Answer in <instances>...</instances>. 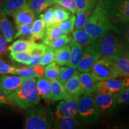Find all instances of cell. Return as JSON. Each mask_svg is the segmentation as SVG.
I'll return each mask as SVG.
<instances>
[{
	"instance_id": "1",
	"label": "cell",
	"mask_w": 129,
	"mask_h": 129,
	"mask_svg": "<svg viewBox=\"0 0 129 129\" xmlns=\"http://www.w3.org/2000/svg\"><path fill=\"white\" fill-rule=\"evenodd\" d=\"M36 81L35 78H25L22 84L7 96L9 105L26 110L39 104L41 98L37 88Z\"/></svg>"
},
{
	"instance_id": "2",
	"label": "cell",
	"mask_w": 129,
	"mask_h": 129,
	"mask_svg": "<svg viewBox=\"0 0 129 129\" xmlns=\"http://www.w3.org/2000/svg\"><path fill=\"white\" fill-rule=\"evenodd\" d=\"M112 26L108 14L101 0H99L83 28L90 35L99 38L108 33L112 29Z\"/></svg>"
},
{
	"instance_id": "3",
	"label": "cell",
	"mask_w": 129,
	"mask_h": 129,
	"mask_svg": "<svg viewBox=\"0 0 129 129\" xmlns=\"http://www.w3.org/2000/svg\"><path fill=\"white\" fill-rule=\"evenodd\" d=\"M54 114L50 108L37 105L26 109V129H48L52 127Z\"/></svg>"
},
{
	"instance_id": "4",
	"label": "cell",
	"mask_w": 129,
	"mask_h": 129,
	"mask_svg": "<svg viewBox=\"0 0 129 129\" xmlns=\"http://www.w3.org/2000/svg\"><path fill=\"white\" fill-rule=\"evenodd\" d=\"M97 41L102 56L111 59L125 54L129 51V45L114 31L98 38Z\"/></svg>"
},
{
	"instance_id": "5",
	"label": "cell",
	"mask_w": 129,
	"mask_h": 129,
	"mask_svg": "<svg viewBox=\"0 0 129 129\" xmlns=\"http://www.w3.org/2000/svg\"><path fill=\"white\" fill-rule=\"evenodd\" d=\"M91 74L98 81L120 77L113 59L102 56L93 64Z\"/></svg>"
},
{
	"instance_id": "6",
	"label": "cell",
	"mask_w": 129,
	"mask_h": 129,
	"mask_svg": "<svg viewBox=\"0 0 129 129\" xmlns=\"http://www.w3.org/2000/svg\"><path fill=\"white\" fill-rule=\"evenodd\" d=\"M112 23L129 20V0H101Z\"/></svg>"
},
{
	"instance_id": "7",
	"label": "cell",
	"mask_w": 129,
	"mask_h": 129,
	"mask_svg": "<svg viewBox=\"0 0 129 129\" xmlns=\"http://www.w3.org/2000/svg\"><path fill=\"white\" fill-rule=\"evenodd\" d=\"M78 114L83 121L94 124L99 121L100 115L95 106L93 96L84 95L78 104Z\"/></svg>"
},
{
	"instance_id": "8",
	"label": "cell",
	"mask_w": 129,
	"mask_h": 129,
	"mask_svg": "<svg viewBox=\"0 0 129 129\" xmlns=\"http://www.w3.org/2000/svg\"><path fill=\"white\" fill-rule=\"evenodd\" d=\"M102 56L98 41L94 44L86 46L78 67V71L81 72H90L93 64Z\"/></svg>"
},
{
	"instance_id": "9",
	"label": "cell",
	"mask_w": 129,
	"mask_h": 129,
	"mask_svg": "<svg viewBox=\"0 0 129 129\" xmlns=\"http://www.w3.org/2000/svg\"><path fill=\"white\" fill-rule=\"evenodd\" d=\"M93 97L95 106L100 116L109 115L117 106L115 95L102 94L97 91Z\"/></svg>"
},
{
	"instance_id": "10",
	"label": "cell",
	"mask_w": 129,
	"mask_h": 129,
	"mask_svg": "<svg viewBox=\"0 0 129 129\" xmlns=\"http://www.w3.org/2000/svg\"><path fill=\"white\" fill-rule=\"evenodd\" d=\"M16 28L23 25H32L34 21L35 13L32 10L28 2L24 4L19 9L16 10L12 14Z\"/></svg>"
},
{
	"instance_id": "11",
	"label": "cell",
	"mask_w": 129,
	"mask_h": 129,
	"mask_svg": "<svg viewBox=\"0 0 129 129\" xmlns=\"http://www.w3.org/2000/svg\"><path fill=\"white\" fill-rule=\"evenodd\" d=\"M125 88L122 80L112 78L99 81L97 83V91L102 94L115 95Z\"/></svg>"
},
{
	"instance_id": "12",
	"label": "cell",
	"mask_w": 129,
	"mask_h": 129,
	"mask_svg": "<svg viewBox=\"0 0 129 129\" xmlns=\"http://www.w3.org/2000/svg\"><path fill=\"white\" fill-rule=\"evenodd\" d=\"M79 74L74 75L64 83V87L67 91V94L63 99L64 101L80 99L83 94Z\"/></svg>"
},
{
	"instance_id": "13",
	"label": "cell",
	"mask_w": 129,
	"mask_h": 129,
	"mask_svg": "<svg viewBox=\"0 0 129 129\" xmlns=\"http://www.w3.org/2000/svg\"><path fill=\"white\" fill-rule=\"evenodd\" d=\"M80 99L61 101L56 106V118L65 116L75 117L78 114V104Z\"/></svg>"
},
{
	"instance_id": "14",
	"label": "cell",
	"mask_w": 129,
	"mask_h": 129,
	"mask_svg": "<svg viewBox=\"0 0 129 129\" xmlns=\"http://www.w3.org/2000/svg\"><path fill=\"white\" fill-rule=\"evenodd\" d=\"M25 79L20 76L3 75L0 77V87L3 93L6 96L11 94L22 84Z\"/></svg>"
},
{
	"instance_id": "15",
	"label": "cell",
	"mask_w": 129,
	"mask_h": 129,
	"mask_svg": "<svg viewBox=\"0 0 129 129\" xmlns=\"http://www.w3.org/2000/svg\"><path fill=\"white\" fill-rule=\"evenodd\" d=\"M79 75L83 94L93 96L97 92L98 81L90 72H82Z\"/></svg>"
},
{
	"instance_id": "16",
	"label": "cell",
	"mask_w": 129,
	"mask_h": 129,
	"mask_svg": "<svg viewBox=\"0 0 129 129\" xmlns=\"http://www.w3.org/2000/svg\"><path fill=\"white\" fill-rule=\"evenodd\" d=\"M52 126L56 129H75L83 128L84 125L75 117L65 116L56 118Z\"/></svg>"
},
{
	"instance_id": "17",
	"label": "cell",
	"mask_w": 129,
	"mask_h": 129,
	"mask_svg": "<svg viewBox=\"0 0 129 129\" xmlns=\"http://www.w3.org/2000/svg\"><path fill=\"white\" fill-rule=\"evenodd\" d=\"M37 88L40 98L47 102H50L52 101L50 81L44 77H38L36 81Z\"/></svg>"
},
{
	"instance_id": "18",
	"label": "cell",
	"mask_w": 129,
	"mask_h": 129,
	"mask_svg": "<svg viewBox=\"0 0 129 129\" xmlns=\"http://www.w3.org/2000/svg\"><path fill=\"white\" fill-rule=\"evenodd\" d=\"M71 47V54L70 57L68 62L66 65L67 67H70L77 68L79 62L81 59L84 52L83 46H81L74 40H71L70 41Z\"/></svg>"
},
{
	"instance_id": "19",
	"label": "cell",
	"mask_w": 129,
	"mask_h": 129,
	"mask_svg": "<svg viewBox=\"0 0 129 129\" xmlns=\"http://www.w3.org/2000/svg\"><path fill=\"white\" fill-rule=\"evenodd\" d=\"M72 37L74 41L83 47L94 44L98 40V38L90 35L83 29H77L73 31Z\"/></svg>"
},
{
	"instance_id": "20",
	"label": "cell",
	"mask_w": 129,
	"mask_h": 129,
	"mask_svg": "<svg viewBox=\"0 0 129 129\" xmlns=\"http://www.w3.org/2000/svg\"><path fill=\"white\" fill-rule=\"evenodd\" d=\"M35 41L29 38L28 40L20 39L17 40L10 45L7 50L11 52H19V51H27L31 52L35 46Z\"/></svg>"
},
{
	"instance_id": "21",
	"label": "cell",
	"mask_w": 129,
	"mask_h": 129,
	"mask_svg": "<svg viewBox=\"0 0 129 129\" xmlns=\"http://www.w3.org/2000/svg\"><path fill=\"white\" fill-rule=\"evenodd\" d=\"M28 0H2L0 4V13L5 16L12 14L27 2Z\"/></svg>"
},
{
	"instance_id": "22",
	"label": "cell",
	"mask_w": 129,
	"mask_h": 129,
	"mask_svg": "<svg viewBox=\"0 0 129 129\" xmlns=\"http://www.w3.org/2000/svg\"><path fill=\"white\" fill-rule=\"evenodd\" d=\"M31 35L30 38L34 41L42 40L44 38L46 28L41 17L34 21L31 25Z\"/></svg>"
},
{
	"instance_id": "23",
	"label": "cell",
	"mask_w": 129,
	"mask_h": 129,
	"mask_svg": "<svg viewBox=\"0 0 129 129\" xmlns=\"http://www.w3.org/2000/svg\"><path fill=\"white\" fill-rule=\"evenodd\" d=\"M97 3H93L88 5L85 9L81 12L77 13V17L75 22V29H83L89 16L92 13L96 7Z\"/></svg>"
},
{
	"instance_id": "24",
	"label": "cell",
	"mask_w": 129,
	"mask_h": 129,
	"mask_svg": "<svg viewBox=\"0 0 129 129\" xmlns=\"http://www.w3.org/2000/svg\"><path fill=\"white\" fill-rule=\"evenodd\" d=\"M0 29L7 43L13 41L14 31L12 24L10 22L6 16L0 13Z\"/></svg>"
},
{
	"instance_id": "25",
	"label": "cell",
	"mask_w": 129,
	"mask_h": 129,
	"mask_svg": "<svg viewBox=\"0 0 129 129\" xmlns=\"http://www.w3.org/2000/svg\"><path fill=\"white\" fill-rule=\"evenodd\" d=\"M116 69L120 77L129 76V57L123 54L113 59Z\"/></svg>"
},
{
	"instance_id": "26",
	"label": "cell",
	"mask_w": 129,
	"mask_h": 129,
	"mask_svg": "<svg viewBox=\"0 0 129 129\" xmlns=\"http://www.w3.org/2000/svg\"><path fill=\"white\" fill-rule=\"evenodd\" d=\"M64 34L60 26V23H54L46 28L45 37L43 40L44 44L46 46Z\"/></svg>"
},
{
	"instance_id": "27",
	"label": "cell",
	"mask_w": 129,
	"mask_h": 129,
	"mask_svg": "<svg viewBox=\"0 0 129 129\" xmlns=\"http://www.w3.org/2000/svg\"><path fill=\"white\" fill-rule=\"evenodd\" d=\"M113 31L119 35L129 45V20L112 23Z\"/></svg>"
},
{
	"instance_id": "28",
	"label": "cell",
	"mask_w": 129,
	"mask_h": 129,
	"mask_svg": "<svg viewBox=\"0 0 129 129\" xmlns=\"http://www.w3.org/2000/svg\"><path fill=\"white\" fill-rule=\"evenodd\" d=\"M50 83L52 101L56 102L63 100L67 94V91L64 88V85L57 80L50 81Z\"/></svg>"
},
{
	"instance_id": "29",
	"label": "cell",
	"mask_w": 129,
	"mask_h": 129,
	"mask_svg": "<svg viewBox=\"0 0 129 129\" xmlns=\"http://www.w3.org/2000/svg\"><path fill=\"white\" fill-rule=\"evenodd\" d=\"M71 54V47L66 45L59 49L54 50V61L59 66H64L69 60Z\"/></svg>"
},
{
	"instance_id": "30",
	"label": "cell",
	"mask_w": 129,
	"mask_h": 129,
	"mask_svg": "<svg viewBox=\"0 0 129 129\" xmlns=\"http://www.w3.org/2000/svg\"><path fill=\"white\" fill-rule=\"evenodd\" d=\"M47 46L44 43H36L32 50L31 51L32 61L29 67H34L40 64V61L44 54L46 52Z\"/></svg>"
},
{
	"instance_id": "31",
	"label": "cell",
	"mask_w": 129,
	"mask_h": 129,
	"mask_svg": "<svg viewBox=\"0 0 129 129\" xmlns=\"http://www.w3.org/2000/svg\"><path fill=\"white\" fill-rule=\"evenodd\" d=\"M27 2L37 15L40 14L54 3L53 0H28Z\"/></svg>"
},
{
	"instance_id": "32",
	"label": "cell",
	"mask_w": 129,
	"mask_h": 129,
	"mask_svg": "<svg viewBox=\"0 0 129 129\" xmlns=\"http://www.w3.org/2000/svg\"><path fill=\"white\" fill-rule=\"evenodd\" d=\"M60 69V67L56 62H51L45 68L43 76L50 81L57 80L59 77Z\"/></svg>"
},
{
	"instance_id": "33",
	"label": "cell",
	"mask_w": 129,
	"mask_h": 129,
	"mask_svg": "<svg viewBox=\"0 0 129 129\" xmlns=\"http://www.w3.org/2000/svg\"><path fill=\"white\" fill-rule=\"evenodd\" d=\"M55 23H60L63 21L67 20L71 14L69 10L60 5H56L53 8Z\"/></svg>"
},
{
	"instance_id": "34",
	"label": "cell",
	"mask_w": 129,
	"mask_h": 129,
	"mask_svg": "<svg viewBox=\"0 0 129 129\" xmlns=\"http://www.w3.org/2000/svg\"><path fill=\"white\" fill-rule=\"evenodd\" d=\"M10 55L13 60L20 63L29 66L31 63L32 55L30 52H27V51L11 52Z\"/></svg>"
},
{
	"instance_id": "35",
	"label": "cell",
	"mask_w": 129,
	"mask_h": 129,
	"mask_svg": "<svg viewBox=\"0 0 129 129\" xmlns=\"http://www.w3.org/2000/svg\"><path fill=\"white\" fill-rule=\"evenodd\" d=\"M76 69L70 67L60 68L58 80L63 85H64V83L76 74H80L79 71L77 70Z\"/></svg>"
},
{
	"instance_id": "36",
	"label": "cell",
	"mask_w": 129,
	"mask_h": 129,
	"mask_svg": "<svg viewBox=\"0 0 129 129\" xmlns=\"http://www.w3.org/2000/svg\"><path fill=\"white\" fill-rule=\"evenodd\" d=\"M72 40V37L67 34H63L62 36L56 39L54 41L49 43L47 46L49 47L52 48L54 50L59 49L62 47L67 45Z\"/></svg>"
},
{
	"instance_id": "37",
	"label": "cell",
	"mask_w": 129,
	"mask_h": 129,
	"mask_svg": "<svg viewBox=\"0 0 129 129\" xmlns=\"http://www.w3.org/2000/svg\"><path fill=\"white\" fill-rule=\"evenodd\" d=\"M16 75L24 78H38L40 77L37 71L36 68L30 67L29 68L21 67L17 69Z\"/></svg>"
},
{
	"instance_id": "38",
	"label": "cell",
	"mask_w": 129,
	"mask_h": 129,
	"mask_svg": "<svg viewBox=\"0 0 129 129\" xmlns=\"http://www.w3.org/2000/svg\"><path fill=\"white\" fill-rule=\"evenodd\" d=\"M75 22H76V17L73 14V15L71 16V17L67 20L61 22L60 23V26L64 34H68L72 32V31H73L75 25Z\"/></svg>"
},
{
	"instance_id": "39",
	"label": "cell",
	"mask_w": 129,
	"mask_h": 129,
	"mask_svg": "<svg viewBox=\"0 0 129 129\" xmlns=\"http://www.w3.org/2000/svg\"><path fill=\"white\" fill-rule=\"evenodd\" d=\"M40 17L44 21L46 28L51 26L53 24L55 23L53 8H49V9H48L45 12L44 14H40Z\"/></svg>"
},
{
	"instance_id": "40",
	"label": "cell",
	"mask_w": 129,
	"mask_h": 129,
	"mask_svg": "<svg viewBox=\"0 0 129 129\" xmlns=\"http://www.w3.org/2000/svg\"><path fill=\"white\" fill-rule=\"evenodd\" d=\"M53 2L68 9L72 14L77 13L75 0H53Z\"/></svg>"
},
{
	"instance_id": "41",
	"label": "cell",
	"mask_w": 129,
	"mask_h": 129,
	"mask_svg": "<svg viewBox=\"0 0 129 129\" xmlns=\"http://www.w3.org/2000/svg\"><path fill=\"white\" fill-rule=\"evenodd\" d=\"M54 60V50L47 46L46 51L41 58L40 64L42 66H46L51 63Z\"/></svg>"
},
{
	"instance_id": "42",
	"label": "cell",
	"mask_w": 129,
	"mask_h": 129,
	"mask_svg": "<svg viewBox=\"0 0 129 129\" xmlns=\"http://www.w3.org/2000/svg\"><path fill=\"white\" fill-rule=\"evenodd\" d=\"M117 105L129 104V88H125L115 94Z\"/></svg>"
},
{
	"instance_id": "43",
	"label": "cell",
	"mask_w": 129,
	"mask_h": 129,
	"mask_svg": "<svg viewBox=\"0 0 129 129\" xmlns=\"http://www.w3.org/2000/svg\"><path fill=\"white\" fill-rule=\"evenodd\" d=\"M17 68L13 67L5 62L0 57V74L6 75V74H16L17 71Z\"/></svg>"
},
{
	"instance_id": "44",
	"label": "cell",
	"mask_w": 129,
	"mask_h": 129,
	"mask_svg": "<svg viewBox=\"0 0 129 129\" xmlns=\"http://www.w3.org/2000/svg\"><path fill=\"white\" fill-rule=\"evenodd\" d=\"M31 25H23L17 28V32L14 35L13 39L18 38L21 36L29 37L31 35Z\"/></svg>"
},
{
	"instance_id": "45",
	"label": "cell",
	"mask_w": 129,
	"mask_h": 129,
	"mask_svg": "<svg viewBox=\"0 0 129 129\" xmlns=\"http://www.w3.org/2000/svg\"><path fill=\"white\" fill-rule=\"evenodd\" d=\"M99 0H75L76 3L77 13L81 12L85 9L88 5L93 3H98Z\"/></svg>"
},
{
	"instance_id": "46",
	"label": "cell",
	"mask_w": 129,
	"mask_h": 129,
	"mask_svg": "<svg viewBox=\"0 0 129 129\" xmlns=\"http://www.w3.org/2000/svg\"><path fill=\"white\" fill-rule=\"evenodd\" d=\"M7 42L0 29V54L4 52L6 48Z\"/></svg>"
},
{
	"instance_id": "47",
	"label": "cell",
	"mask_w": 129,
	"mask_h": 129,
	"mask_svg": "<svg viewBox=\"0 0 129 129\" xmlns=\"http://www.w3.org/2000/svg\"><path fill=\"white\" fill-rule=\"evenodd\" d=\"M0 104H9V100H8L7 96L5 95L3 93L1 87H0Z\"/></svg>"
},
{
	"instance_id": "48",
	"label": "cell",
	"mask_w": 129,
	"mask_h": 129,
	"mask_svg": "<svg viewBox=\"0 0 129 129\" xmlns=\"http://www.w3.org/2000/svg\"><path fill=\"white\" fill-rule=\"evenodd\" d=\"M122 81H123L124 87L129 88V76L125 77V78L122 80Z\"/></svg>"
},
{
	"instance_id": "49",
	"label": "cell",
	"mask_w": 129,
	"mask_h": 129,
	"mask_svg": "<svg viewBox=\"0 0 129 129\" xmlns=\"http://www.w3.org/2000/svg\"><path fill=\"white\" fill-rule=\"evenodd\" d=\"M125 55H126V56H128V57H129V51H128V52H127L126 53H125Z\"/></svg>"
}]
</instances>
